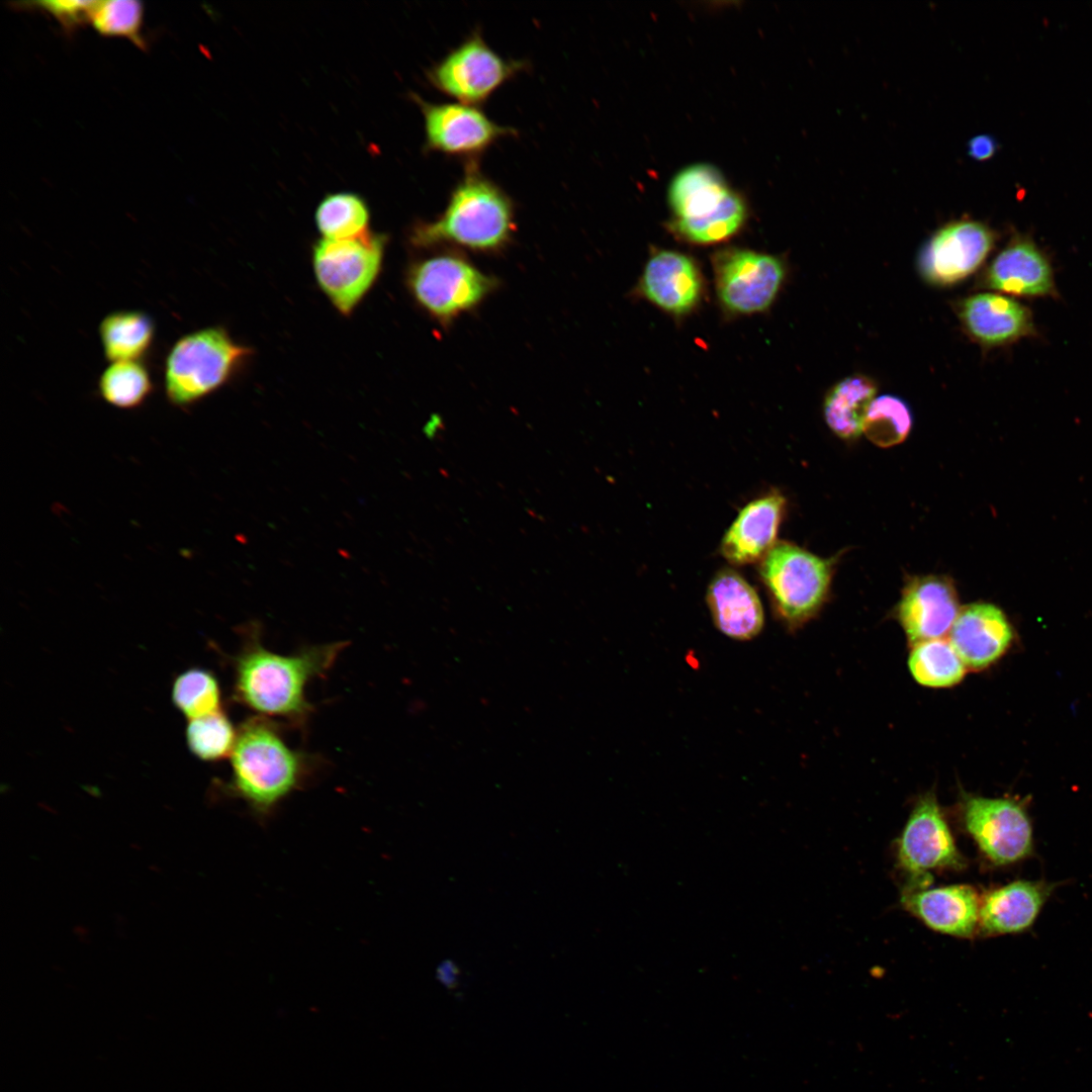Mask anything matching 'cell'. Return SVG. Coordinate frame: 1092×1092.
I'll return each instance as SVG.
<instances>
[{
	"label": "cell",
	"mask_w": 1092,
	"mask_h": 1092,
	"mask_svg": "<svg viewBox=\"0 0 1092 1092\" xmlns=\"http://www.w3.org/2000/svg\"><path fill=\"white\" fill-rule=\"evenodd\" d=\"M347 645L337 641L285 655L265 648L251 634L235 657V698L260 716L300 724L312 710L305 695L308 682L323 677Z\"/></svg>",
	"instance_id": "6da1fadb"
},
{
	"label": "cell",
	"mask_w": 1092,
	"mask_h": 1092,
	"mask_svg": "<svg viewBox=\"0 0 1092 1092\" xmlns=\"http://www.w3.org/2000/svg\"><path fill=\"white\" fill-rule=\"evenodd\" d=\"M477 162H466L444 210L435 219L413 225L410 242L414 247L451 246L492 254L510 245L517 230L515 202L482 173Z\"/></svg>",
	"instance_id": "7a4b0ae2"
},
{
	"label": "cell",
	"mask_w": 1092,
	"mask_h": 1092,
	"mask_svg": "<svg viewBox=\"0 0 1092 1092\" xmlns=\"http://www.w3.org/2000/svg\"><path fill=\"white\" fill-rule=\"evenodd\" d=\"M231 761V793L261 821L305 783L313 762L308 754L286 743L274 721L260 715L250 717L238 729Z\"/></svg>",
	"instance_id": "3957f363"
},
{
	"label": "cell",
	"mask_w": 1092,
	"mask_h": 1092,
	"mask_svg": "<svg viewBox=\"0 0 1092 1092\" xmlns=\"http://www.w3.org/2000/svg\"><path fill=\"white\" fill-rule=\"evenodd\" d=\"M250 349L236 343L220 327H208L180 337L164 364L168 401L186 408L221 387Z\"/></svg>",
	"instance_id": "277c9868"
},
{
	"label": "cell",
	"mask_w": 1092,
	"mask_h": 1092,
	"mask_svg": "<svg viewBox=\"0 0 1092 1092\" xmlns=\"http://www.w3.org/2000/svg\"><path fill=\"white\" fill-rule=\"evenodd\" d=\"M668 200L673 228L696 244L727 240L742 226L743 200L727 185L720 172L706 164L681 170L671 181Z\"/></svg>",
	"instance_id": "5b68a950"
},
{
	"label": "cell",
	"mask_w": 1092,
	"mask_h": 1092,
	"mask_svg": "<svg viewBox=\"0 0 1092 1092\" xmlns=\"http://www.w3.org/2000/svg\"><path fill=\"white\" fill-rule=\"evenodd\" d=\"M831 559L793 543L778 542L760 561L758 574L778 619L800 628L817 615L830 589Z\"/></svg>",
	"instance_id": "8992f818"
},
{
	"label": "cell",
	"mask_w": 1092,
	"mask_h": 1092,
	"mask_svg": "<svg viewBox=\"0 0 1092 1092\" xmlns=\"http://www.w3.org/2000/svg\"><path fill=\"white\" fill-rule=\"evenodd\" d=\"M414 299L443 327L475 309L498 286L495 277L461 253L446 251L414 262L406 273Z\"/></svg>",
	"instance_id": "52a82bcc"
},
{
	"label": "cell",
	"mask_w": 1092,
	"mask_h": 1092,
	"mask_svg": "<svg viewBox=\"0 0 1092 1092\" xmlns=\"http://www.w3.org/2000/svg\"><path fill=\"white\" fill-rule=\"evenodd\" d=\"M528 66L526 60L503 57L475 28L429 68L427 78L443 94L479 106Z\"/></svg>",
	"instance_id": "ba28073f"
},
{
	"label": "cell",
	"mask_w": 1092,
	"mask_h": 1092,
	"mask_svg": "<svg viewBox=\"0 0 1092 1092\" xmlns=\"http://www.w3.org/2000/svg\"><path fill=\"white\" fill-rule=\"evenodd\" d=\"M386 239L366 232L351 239H322L313 248L316 281L343 314L350 313L373 285L381 269Z\"/></svg>",
	"instance_id": "9c48e42d"
},
{
	"label": "cell",
	"mask_w": 1092,
	"mask_h": 1092,
	"mask_svg": "<svg viewBox=\"0 0 1092 1092\" xmlns=\"http://www.w3.org/2000/svg\"><path fill=\"white\" fill-rule=\"evenodd\" d=\"M961 815L965 830L990 866L1010 867L1034 855L1032 823L1021 802L965 794Z\"/></svg>",
	"instance_id": "30bf717a"
},
{
	"label": "cell",
	"mask_w": 1092,
	"mask_h": 1092,
	"mask_svg": "<svg viewBox=\"0 0 1092 1092\" xmlns=\"http://www.w3.org/2000/svg\"><path fill=\"white\" fill-rule=\"evenodd\" d=\"M899 868L911 880L910 888H923L932 871H960L966 859L933 793L917 800L897 842Z\"/></svg>",
	"instance_id": "8fae6325"
},
{
	"label": "cell",
	"mask_w": 1092,
	"mask_h": 1092,
	"mask_svg": "<svg viewBox=\"0 0 1092 1092\" xmlns=\"http://www.w3.org/2000/svg\"><path fill=\"white\" fill-rule=\"evenodd\" d=\"M424 116L425 149L466 162L478 161L488 148L517 129L491 119L478 106L461 102H432L413 93Z\"/></svg>",
	"instance_id": "7c38bea8"
},
{
	"label": "cell",
	"mask_w": 1092,
	"mask_h": 1092,
	"mask_svg": "<svg viewBox=\"0 0 1092 1092\" xmlns=\"http://www.w3.org/2000/svg\"><path fill=\"white\" fill-rule=\"evenodd\" d=\"M714 272L723 305L745 314L766 309L785 276L784 265L778 258L740 249L719 252L714 258Z\"/></svg>",
	"instance_id": "4fadbf2b"
},
{
	"label": "cell",
	"mask_w": 1092,
	"mask_h": 1092,
	"mask_svg": "<svg viewBox=\"0 0 1092 1092\" xmlns=\"http://www.w3.org/2000/svg\"><path fill=\"white\" fill-rule=\"evenodd\" d=\"M994 242L995 233L981 221L961 219L947 223L923 247L919 257L921 274L932 284L957 283L981 266Z\"/></svg>",
	"instance_id": "5bb4252c"
},
{
	"label": "cell",
	"mask_w": 1092,
	"mask_h": 1092,
	"mask_svg": "<svg viewBox=\"0 0 1092 1092\" xmlns=\"http://www.w3.org/2000/svg\"><path fill=\"white\" fill-rule=\"evenodd\" d=\"M961 611L952 582L945 576H915L905 585L897 617L910 643L942 639Z\"/></svg>",
	"instance_id": "9a60e30c"
},
{
	"label": "cell",
	"mask_w": 1092,
	"mask_h": 1092,
	"mask_svg": "<svg viewBox=\"0 0 1092 1092\" xmlns=\"http://www.w3.org/2000/svg\"><path fill=\"white\" fill-rule=\"evenodd\" d=\"M1057 886L1020 879L986 891L980 901L978 934L991 937L1028 931Z\"/></svg>",
	"instance_id": "2e32d148"
},
{
	"label": "cell",
	"mask_w": 1092,
	"mask_h": 1092,
	"mask_svg": "<svg viewBox=\"0 0 1092 1092\" xmlns=\"http://www.w3.org/2000/svg\"><path fill=\"white\" fill-rule=\"evenodd\" d=\"M786 505L778 490L745 505L721 540V555L732 565L760 562L778 543Z\"/></svg>",
	"instance_id": "e0dca14e"
},
{
	"label": "cell",
	"mask_w": 1092,
	"mask_h": 1092,
	"mask_svg": "<svg viewBox=\"0 0 1092 1092\" xmlns=\"http://www.w3.org/2000/svg\"><path fill=\"white\" fill-rule=\"evenodd\" d=\"M981 896L970 885L933 889L908 888L902 906L937 932L972 938L978 933Z\"/></svg>",
	"instance_id": "ac0fdd59"
},
{
	"label": "cell",
	"mask_w": 1092,
	"mask_h": 1092,
	"mask_svg": "<svg viewBox=\"0 0 1092 1092\" xmlns=\"http://www.w3.org/2000/svg\"><path fill=\"white\" fill-rule=\"evenodd\" d=\"M984 286L1016 296H1056L1053 267L1027 236H1016L989 265Z\"/></svg>",
	"instance_id": "d6986e66"
},
{
	"label": "cell",
	"mask_w": 1092,
	"mask_h": 1092,
	"mask_svg": "<svg viewBox=\"0 0 1092 1092\" xmlns=\"http://www.w3.org/2000/svg\"><path fill=\"white\" fill-rule=\"evenodd\" d=\"M1011 626L1004 613L987 603L963 607L949 631L948 641L967 668L982 669L1009 647Z\"/></svg>",
	"instance_id": "ffe728a7"
},
{
	"label": "cell",
	"mask_w": 1092,
	"mask_h": 1092,
	"mask_svg": "<svg viewBox=\"0 0 1092 1092\" xmlns=\"http://www.w3.org/2000/svg\"><path fill=\"white\" fill-rule=\"evenodd\" d=\"M959 314L967 332L985 347L1008 345L1035 334L1030 309L1003 294L972 295L962 301Z\"/></svg>",
	"instance_id": "44dd1931"
},
{
	"label": "cell",
	"mask_w": 1092,
	"mask_h": 1092,
	"mask_svg": "<svg viewBox=\"0 0 1092 1092\" xmlns=\"http://www.w3.org/2000/svg\"><path fill=\"white\" fill-rule=\"evenodd\" d=\"M706 603L716 628L739 641L756 637L764 625V613L755 589L733 568H722L710 581Z\"/></svg>",
	"instance_id": "7402d4cb"
},
{
	"label": "cell",
	"mask_w": 1092,
	"mask_h": 1092,
	"mask_svg": "<svg viewBox=\"0 0 1092 1092\" xmlns=\"http://www.w3.org/2000/svg\"><path fill=\"white\" fill-rule=\"evenodd\" d=\"M644 295L673 314L691 311L700 301L703 280L696 263L674 251H659L648 260L641 278Z\"/></svg>",
	"instance_id": "603a6c76"
},
{
	"label": "cell",
	"mask_w": 1092,
	"mask_h": 1092,
	"mask_svg": "<svg viewBox=\"0 0 1092 1092\" xmlns=\"http://www.w3.org/2000/svg\"><path fill=\"white\" fill-rule=\"evenodd\" d=\"M98 332L108 361H141L153 345L156 327L148 313L122 309L106 314L99 324Z\"/></svg>",
	"instance_id": "cb8c5ba5"
},
{
	"label": "cell",
	"mask_w": 1092,
	"mask_h": 1092,
	"mask_svg": "<svg viewBox=\"0 0 1092 1092\" xmlns=\"http://www.w3.org/2000/svg\"><path fill=\"white\" fill-rule=\"evenodd\" d=\"M877 387L872 379L853 375L835 384L824 401V416L829 428L844 440L860 436Z\"/></svg>",
	"instance_id": "d4e9b609"
},
{
	"label": "cell",
	"mask_w": 1092,
	"mask_h": 1092,
	"mask_svg": "<svg viewBox=\"0 0 1092 1092\" xmlns=\"http://www.w3.org/2000/svg\"><path fill=\"white\" fill-rule=\"evenodd\" d=\"M908 667L918 684L935 689L958 685L967 671L964 661L944 638L914 644Z\"/></svg>",
	"instance_id": "484cf974"
},
{
	"label": "cell",
	"mask_w": 1092,
	"mask_h": 1092,
	"mask_svg": "<svg viewBox=\"0 0 1092 1092\" xmlns=\"http://www.w3.org/2000/svg\"><path fill=\"white\" fill-rule=\"evenodd\" d=\"M370 218L365 200L354 192L327 194L315 210V223L324 239L344 240L368 232Z\"/></svg>",
	"instance_id": "4316f807"
},
{
	"label": "cell",
	"mask_w": 1092,
	"mask_h": 1092,
	"mask_svg": "<svg viewBox=\"0 0 1092 1092\" xmlns=\"http://www.w3.org/2000/svg\"><path fill=\"white\" fill-rule=\"evenodd\" d=\"M153 389L151 374L142 361L112 362L98 381L100 396L107 403L122 410L141 406Z\"/></svg>",
	"instance_id": "83f0119b"
},
{
	"label": "cell",
	"mask_w": 1092,
	"mask_h": 1092,
	"mask_svg": "<svg viewBox=\"0 0 1092 1092\" xmlns=\"http://www.w3.org/2000/svg\"><path fill=\"white\" fill-rule=\"evenodd\" d=\"M237 734L233 723L220 710L190 720L186 729V741L190 751L198 758L216 761L232 754Z\"/></svg>",
	"instance_id": "f1b7e54d"
},
{
	"label": "cell",
	"mask_w": 1092,
	"mask_h": 1092,
	"mask_svg": "<svg viewBox=\"0 0 1092 1092\" xmlns=\"http://www.w3.org/2000/svg\"><path fill=\"white\" fill-rule=\"evenodd\" d=\"M911 426L912 417L907 404L899 397L882 395L872 402L862 432L872 443L886 448L903 442Z\"/></svg>",
	"instance_id": "f546056e"
},
{
	"label": "cell",
	"mask_w": 1092,
	"mask_h": 1092,
	"mask_svg": "<svg viewBox=\"0 0 1092 1092\" xmlns=\"http://www.w3.org/2000/svg\"><path fill=\"white\" fill-rule=\"evenodd\" d=\"M172 700L190 720L216 713L220 711L218 681L205 669H188L175 679Z\"/></svg>",
	"instance_id": "4dcf8cb0"
},
{
	"label": "cell",
	"mask_w": 1092,
	"mask_h": 1092,
	"mask_svg": "<svg viewBox=\"0 0 1092 1092\" xmlns=\"http://www.w3.org/2000/svg\"><path fill=\"white\" fill-rule=\"evenodd\" d=\"M95 30L105 36H123L145 50L142 35L144 6L136 0L95 1L90 21Z\"/></svg>",
	"instance_id": "1f68e13d"
},
{
	"label": "cell",
	"mask_w": 1092,
	"mask_h": 1092,
	"mask_svg": "<svg viewBox=\"0 0 1092 1092\" xmlns=\"http://www.w3.org/2000/svg\"><path fill=\"white\" fill-rule=\"evenodd\" d=\"M94 4L95 1L56 0L20 2L15 3V7L47 12L59 21L67 33H71L90 21Z\"/></svg>",
	"instance_id": "d6a6232c"
},
{
	"label": "cell",
	"mask_w": 1092,
	"mask_h": 1092,
	"mask_svg": "<svg viewBox=\"0 0 1092 1092\" xmlns=\"http://www.w3.org/2000/svg\"><path fill=\"white\" fill-rule=\"evenodd\" d=\"M998 148L996 140L989 134H979L972 138L968 143V154L977 161H986L992 158Z\"/></svg>",
	"instance_id": "836d02e7"
},
{
	"label": "cell",
	"mask_w": 1092,
	"mask_h": 1092,
	"mask_svg": "<svg viewBox=\"0 0 1092 1092\" xmlns=\"http://www.w3.org/2000/svg\"><path fill=\"white\" fill-rule=\"evenodd\" d=\"M459 970L452 962L443 963L437 971V978L447 988L453 989L458 983Z\"/></svg>",
	"instance_id": "e575fe53"
}]
</instances>
